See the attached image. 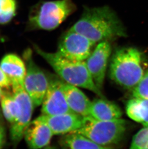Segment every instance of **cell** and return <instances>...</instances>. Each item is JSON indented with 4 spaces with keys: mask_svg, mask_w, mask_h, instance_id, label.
<instances>
[{
    "mask_svg": "<svg viewBox=\"0 0 148 149\" xmlns=\"http://www.w3.org/2000/svg\"><path fill=\"white\" fill-rule=\"evenodd\" d=\"M96 44L127 36L124 26L108 6L84 8L82 16L70 29Z\"/></svg>",
    "mask_w": 148,
    "mask_h": 149,
    "instance_id": "obj_1",
    "label": "cell"
},
{
    "mask_svg": "<svg viewBox=\"0 0 148 149\" xmlns=\"http://www.w3.org/2000/svg\"><path fill=\"white\" fill-rule=\"evenodd\" d=\"M34 49L41 56L64 82L89 90L100 97L105 98L94 82L85 61L69 59L57 52L49 53L42 50L37 45Z\"/></svg>",
    "mask_w": 148,
    "mask_h": 149,
    "instance_id": "obj_2",
    "label": "cell"
},
{
    "mask_svg": "<svg viewBox=\"0 0 148 149\" xmlns=\"http://www.w3.org/2000/svg\"><path fill=\"white\" fill-rule=\"evenodd\" d=\"M143 61L142 53L136 48L116 49L110 63L111 79L124 88L132 91L145 72Z\"/></svg>",
    "mask_w": 148,
    "mask_h": 149,
    "instance_id": "obj_3",
    "label": "cell"
},
{
    "mask_svg": "<svg viewBox=\"0 0 148 149\" xmlns=\"http://www.w3.org/2000/svg\"><path fill=\"white\" fill-rule=\"evenodd\" d=\"M75 10L76 6L72 0L44 1L31 12L28 26L32 30H55Z\"/></svg>",
    "mask_w": 148,
    "mask_h": 149,
    "instance_id": "obj_4",
    "label": "cell"
},
{
    "mask_svg": "<svg viewBox=\"0 0 148 149\" xmlns=\"http://www.w3.org/2000/svg\"><path fill=\"white\" fill-rule=\"evenodd\" d=\"M127 123L121 118L111 121H99L91 116L84 117V124L73 132L81 134L96 143L108 148L119 143L124 138Z\"/></svg>",
    "mask_w": 148,
    "mask_h": 149,
    "instance_id": "obj_5",
    "label": "cell"
},
{
    "mask_svg": "<svg viewBox=\"0 0 148 149\" xmlns=\"http://www.w3.org/2000/svg\"><path fill=\"white\" fill-rule=\"evenodd\" d=\"M12 88L13 96L18 104V113L17 119L11 124L10 136L14 145H17L23 138L26 128L31 122L34 105L23 84H12Z\"/></svg>",
    "mask_w": 148,
    "mask_h": 149,
    "instance_id": "obj_6",
    "label": "cell"
},
{
    "mask_svg": "<svg viewBox=\"0 0 148 149\" xmlns=\"http://www.w3.org/2000/svg\"><path fill=\"white\" fill-rule=\"evenodd\" d=\"M95 44L81 34L70 29L61 37L57 52L69 59L85 61Z\"/></svg>",
    "mask_w": 148,
    "mask_h": 149,
    "instance_id": "obj_7",
    "label": "cell"
},
{
    "mask_svg": "<svg viewBox=\"0 0 148 149\" xmlns=\"http://www.w3.org/2000/svg\"><path fill=\"white\" fill-rule=\"evenodd\" d=\"M62 80L50 77L49 87L42 101L43 115H57L73 113L69 107L62 87Z\"/></svg>",
    "mask_w": 148,
    "mask_h": 149,
    "instance_id": "obj_8",
    "label": "cell"
},
{
    "mask_svg": "<svg viewBox=\"0 0 148 149\" xmlns=\"http://www.w3.org/2000/svg\"><path fill=\"white\" fill-rule=\"evenodd\" d=\"M111 52L112 48L109 41L102 42L98 44L85 61L94 82L101 90L104 86Z\"/></svg>",
    "mask_w": 148,
    "mask_h": 149,
    "instance_id": "obj_9",
    "label": "cell"
},
{
    "mask_svg": "<svg viewBox=\"0 0 148 149\" xmlns=\"http://www.w3.org/2000/svg\"><path fill=\"white\" fill-rule=\"evenodd\" d=\"M50 128L53 135H65L79 130L84 124V117L74 113L38 117Z\"/></svg>",
    "mask_w": 148,
    "mask_h": 149,
    "instance_id": "obj_10",
    "label": "cell"
},
{
    "mask_svg": "<svg viewBox=\"0 0 148 149\" xmlns=\"http://www.w3.org/2000/svg\"><path fill=\"white\" fill-rule=\"evenodd\" d=\"M53 135L49 126L38 117L28 125L24 137L29 148L41 149L49 145Z\"/></svg>",
    "mask_w": 148,
    "mask_h": 149,
    "instance_id": "obj_11",
    "label": "cell"
},
{
    "mask_svg": "<svg viewBox=\"0 0 148 149\" xmlns=\"http://www.w3.org/2000/svg\"><path fill=\"white\" fill-rule=\"evenodd\" d=\"M62 87L68 105L72 112L82 116H90L89 110L91 101L86 95L78 87L63 80Z\"/></svg>",
    "mask_w": 148,
    "mask_h": 149,
    "instance_id": "obj_12",
    "label": "cell"
},
{
    "mask_svg": "<svg viewBox=\"0 0 148 149\" xmlns=\"http://www.w3.org/2000/svg\"><path fill=\"white\" fill-rule=\"evenodd\" d=\"M90 116L99 121H111L121 118L123 112L117 104L100 97L91 102Z\"/></svg>",
    "mask_w": 148,
    "mask_h": 149,
    "instance_id": "obj_13",
    "label": "cell"
},
{
    "mask_svg": "<svg viewBox=\"0 0 148 149\" xmlns=\"http://www.w3.org/2000/svg\"><path fill=\"white\" fill-rule=\"evenodd\" d=\"M0 67L11 81L24 84L27 68L25 62L14 54L4 56L0 61Z\"/></svg>",
    "mask_w": 148,
    "mask_h": 149,
    "instance_id": "obj_14",
    "label": "cell"
},
{
    "mask_svg": "<svg viewBox=\"0 0 148 149\" xmlns=\"http://www.w3.org/2000/svg\"><path fill=\"white\" fill-rule=\"evenodd\" d=\"M63 148L72 149H109L96 143L87 136L77 132L66 134L60 141Z\"/></svg>",
    "mask_w": 148,
    "mask_h": 149,
    "instance_id": "obj_15",
    "label": "cell"
},
{
    "mask_svg": "<svg viewBox=\"0 0 148 149\" xmlns=\"http://www.w3.org/2000/svg\"><path fill=\"white\" fill-rule=\"evenodd\" d=\"M126 113L133 121L148 126V100L133 97L126 105Z\"/></svg>",
    "mask_w": 148,
    "mask_h": 149,
    "instance_id": "obj_16",
    "label": "cell"
},
{
    "mask_svg": "<svg viewBox=\"0 0 148 149\" xmlns=\"http://www.w3.org/2000/svg\"><path fill=\"white\" fill-rule=\"evenodd\" d=\"M34 70L35 95L33 102L34 107H38L42 104L47 91L50 82V77L36 63L34 64Z\"/></svg>",
    "mask_w": 148,
    "mask_h": 149,
    "instance_id": "obj_17",
    "label": "cell"
},
{
    "mask_svg": "<svg viewBox=\"0 0 148 149\" xmlns=\"http://www.w3.org/2000/svg\"><path fill=\"white\" fill-rule=\"evenodd\" d=\"M1 107L3 114L11 124L17 119L18 113V105L13 95L3 93L1 100Z\"/></svg>",
    "mask_w": 148,
    "mask_h": 149,
    "instance_id": "obj_18",
    "label": "cell"
},
{
    "mask_svg": "<svg viewBox=\"0 0 148 149\" xmlns=\"http://www.w3.org/2000/svg\"><path fill=\"white\" fill-rule=\"evenodd\" d=\"M15 0H0V24H6L11 21L17 11Z\"/></svg>",
    "mask_w": 148,
    "mask_h": 149,
    "instance_id": "obj_19",
    "label": "cell"
},
{
    "mask_svg": "<svg viewBox=\"0 0 148 149\" xmlns=\"http://www.w3.org/2000/svg\"><path fill=\"white\" fill-rule=\"evenodd\" d=\"M130 148L148 149V126L144 127L134 135Z\"/></svg>",
    "mask_w": 148,
    "mask_h": 149,
    "instance_id": "obj_20",
    "label": "cell"
},
{
    "mask_svg": "<svg viewBox=\"0 0 148 149\" xmlns=\"http://www.w3.org/2000/svg\"><path fill=\"white\" fill-rule=\"evenodd\" d=\"M132 96L135 98L148 100V69L132 90Z\"/></svg>",
    "mask_w": 148,
    "mask_h": 149,
    "instance_id": "obj_21",
    "label": "cell"
},
{
    "mask_svg": "<svg viewBox=\"0 0 148 149\" xmlns=\"http://www.w3.org/2000/svg\"><path fill=\"white\" fill-rule=\"evenodd\" d=\"M12 87V82L0 67V88L9 89Z\"/></svg>",
    "mask_w": 148,
    "mask_h": 149,
    "instance_id": "obj_22",
    "label": "cell"
},
{
    "mask_svg": "<svg viewBox=\"0 0 148 149\" xmlns=\"http://www.w3.org/2000/svg\"><path fill=\"white\" fill-rule=\"evenodd\" d=\"M5 139V131L3 127L0 124V148L3 144Z\"/></svg>",
    "mask_w": 148,
    "mask_h": 149,
    "instance_id": "obj_23",
    "label": "cell"
},
{
    "mask_svg": "<svg viewBox=\"0 0 148 149\" xmlns=\"http://www.w3.org/2000/svg\"><path fill=\"white\" fill-rule=\"evenodd\" d=\"M3 93H4L2 91V89L0 88V100H1V97H2Z\"/></svg>",
    "mask_w": 148,
    "mask_h": 149,
    "instance_id": "obj_24",
    "label": "cell"
}]
</instances>
